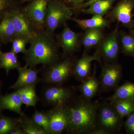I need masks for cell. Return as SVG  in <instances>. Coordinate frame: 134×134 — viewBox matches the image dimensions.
Here are the masks:
<instances>
[{"label":"cell","mask_w":134,"mask_h":134,"mask_svg":"<svg viewBox=\"0 0 134 134\" xmlns=\"http://www.w3.org/2000/svg\"><path fill=\"white\" fill-rule=\"evenodd\" d=\"M99 102L76 96L66 105L68 124L65 132L71 134H91L97 128Z\"/></svg>","instance_id":"cell-1"},{"label":"cell","mask_w":134,"mask_h":134,"mask_svg":"<svg viewBox=\"0 0 134 134\" xmlns=\"http://www.w3.org/2000/svg\"><path fill=\"white\" fill-rule=\"evenodd\" d=\"M30 46L24 54L25 65L35 68L39 65L46 66L59 60V49L54 34L45 30L39 31L29 42Z\"/></svg>","instance_id":"cell-2"},{"label":"cell","mask_w":134,"mask_h":134,"mask_svg":"<svg viewBox=\"0 0 134 134\" xmlns=\"http://www.w3.org/2000/svg\"><path fill=\"white\" fill-rule=\"evenodd\" d=\"M76 59L74 56L61 58L52 65L41 68V82L46 84L63 85L72 76Z\"/></svg>","instance_id":"cell-3"},{"label":"cell","mask_w":134,"mask_h":134,"mask_svg":"<svg viewBox=\"0 0 134 134\" xmlns=\"http://www.w3.org/2000/svg\"><path fill=\"white\" fill-rule=\"evenodd\" d=\"M76 91L72 86L47 84L41 90L40 100L47 107L66 106L76 96Z\"/></svg>","instance_id":"cell-4"},{"label":"cell","mask_w":134,"mask_h":134,"mask_svg":"<svg viewBox=\"0 0 134 134\" xmlns=\"http://www.w3.org/2000/svg\"><path fill=\"white\" fill-rule=\"evenodd\" d=\"M74 14L70 9L59 0H48L45 30L54 34L55 30L66 23Z\"/></svg>","instance_id":"cell-5"},{"label":"cell","mask_w":134,"mask_h":134,"mask_svg":"<svg viewBox=\"0 0 134 134\" xmlns=\"http://www.w3.org/2000/svg\"><path fill=\"white\" fill-rule=\"evenodd\" d=\"M123 118L117 112L111 103L106 101L99 103L97 113V128L107 134L119 133L123 126Z\"/></svg>","instance_id":"cell-6"},{"label":"cell","mask_w":134,"mask_h":134,"mask_svg":"<svg viewBox=\"0 0 134 134\" xmlns=\"http://www.w3.org/2000/svg\"><path fill=\"white\" fill-rule=\"evenodd\" d=\"M119 24L107 36H105L97 46L96 51L105 63L117 62L121 50Z\"/></svg>","instance_id":"cell-7"},{"label":"cell","mask_w":134,"mask_h":134,"mask_svg":"<svg viewBox=\"0 0 134 134\" xmlns=\"http://www.w3.org/2000/svg\"><path fill=\"white\" fill-rule=\"evenodd\" d=\"M60 33L55 34L58 46L62 49L61 58L73 56L78 52L81 45L82 34L73 31L66 23Z\"/></svg>","instance_id":"cell-8"},{"label":"cell","mask_w":134,"mask_h":134,"mask_svg":"<svg viewBox=\"0 0 134 134\" xmlns=\"http://www.w3.org/2000/svg\"><path fill=\"white\" fill-rule=\"evenodd\" d=\"M10 13L15 29L16 37H23L30 41L36 36L39 31L27 16L24 7L18 5Z\"/></svg>","instance_id":"cell-9"},{"label":"cell","mask_w":134,"mask_h":134,"mask_svg":"<svg viewBox=\"0 0 134 134\" xmlns=\"http://www.w3.org/2000/svg\"><path fill=\"white\" fill-rule=\"evenodd\" d=\"M134 0H119L109 12L108 17L111 21L130 30L134 28Z\"/></svg>","instance_id":"cell-10"},{"label":"cell","mask_w":134,"mask_h":134,"mask_svg":"<svg viewBox=\"0 0 134 134\" xmlns=\"http://www.w3.org/2000/svg\"><path fill=\"white\" fill-rule=\"evenodd\" d=\"M122 75V67L118 63H105L100 75L99 91L114 90L119 86Z\"/></svg>","instance_id":"cell-11"},{"label":"cell","mask_w":134,"mask_h":134,"mask_svg":"<svg viewBox=\"0 0 134 134\" xmlns=\"http://www.w3.org/2000/svg\"><path fill=\"white\" fill-rule=\"evenodd\" d=\"M48 0H31L24 9L27 16L38 31L45 29Z\"/></svg>","instance_id":"cell-12"},{"label":"cell","mask_w":134,"mask_h":134,"mask_svg":"<svg viewBox=\"0 0 134 134\" xmlns=\"http://www.w3.org/2000/svg\"><path fill=\"white\" fill-rule=\"evenodd\" d=\"M46 113L49 121L50 134H60L65 132L68 124L66 105L52 107Z\"/></svg>","instance_id":"cell-13"},{"label":"cell","mask_w":134,"mask_h":134,"mask_svg":"<svg viewBox=\"0 0 134 134\" xmlns=\"http://www.w3.org/2000/svg\"><path fill=\"white\" fill-rule=\"evenodd\" d=\"M96 60L100 63L101 58L96 51L93 55L85 52L81 58L75 60L73 67L72 76L78 81L82 82L90 76L91 63Z\"/></svg>","instance_id":"cell-14"},{"label":"cell","mask_w":134,"mask_h":134,"mask_svg":"<svg viewBox=\"0 0 134 134\" xmlns=\"http://www.w3.org/2000/svg\"><path fill=\"white\" fill-rule=\"evenodd\" d=\"M18 77L15 83L10 88L17 90L25 86H36L41 82V78L38 75L41 72V68L37 69L36 68H29L26 65L21 67L18 70Z\"/></svg>","instance_id":"cell-15"},{"label":"cell","mask_w":134,"mask_h":134,"mask_svg":"<svg viewBox=\"0 0 134 134\" xmlns=\"http://www.w3.org/2000/svg\"><path fill=\"white\" fill-rule=\"evenodd\" d=\"M96 68L95 65L93 73L90 76L75 88L80 92V96L89 100H92L99 90L100 82L96 75Z\"/></svg>","instance_id":"cell-16"},{"label":"cell","mask_w":134,"mask_h":134,"mask_svg":"<svg viewBox=\"0 0 134 134\" xmlns=\"http://www.w3.org/2000/svg\"><path fill=\"white\" fill-rule=\"evenodd\" d=\"M16 37V31L10 12L4 15L0 21V44L11 43Z\"/></svg>","instance_id":"cell-17"},{"label":"cell","mask_w":134,"mask_h":134,"mask_svg":"<svg viewBox=\"0 0 134 134\" xmlns=\"http://www.w3.org/2000/svg\"><path fill=\"white\" fill-rule=\"evenodd\" d=\"M103 28L87 29L82 35L81 43L86 51L97 47L104 37Z\"/></svg>","instance_id":"cell-18"},{"label":"cell","mask_w":134,"mask_h":134,"mask_svg":"<svg viewBox=\"0 0 134 134\" xmlns=\"http://www.w3.org/2000/svg\"><path fill=\"white\" fill-rule=\"evenodd\" d=\"M22 103L21 97L17 91L2 97L0 99V108L14 112L21 115Z\"/></svg>","instance_id":"cell-19"},{"label":"cell","mask_w":134,"mask_h":134,"mask_svg":"<svg viewBox=\"0 0 134 134\" xmlns=\"http://www.w3.org/2000/svg\"><path fill=\"white\" fill-rule=\"evenodd\" d=\"M70 20L76 23L83 30L95 29V28H104L110 26V22L105 19L102 16L93 15V16L89 19H80L71 18Z\"/></svg>","instance_id":"cell-20"},{"label":"cell","mask_w":134,"mask_h":134,"mask_svg":"<svg viewBox=\"0 0 134 134\" xmlns=\"http://www.w3.org/2000/svg\"><path fill=\"white\" fill-rule=\"evenodd\" d=\"M16 55L11 51L3 52L0 50V68L5 70L7 75L11 70H18L21 67Z\"/></svg>","instance_id":"cell-21"},{"label":"cell","mask_w":134,"mask_h":134,"mask_svg":"<svg viewBox=\"0 0 134 134\" xmlns=\"http://www.w3.org/2000/svg\"><path fill=\"white\" fill-rule=\"evenodd\" d=\"M116 0H102L97 2L87 8L82 9L81 12L85 14L102 16L107 14L113 8Z\"/></svg>","instance_id":"cell-22"},{"label":"cell","mask_w":134,"mask_h":134,"mask_svg":"<svg viewBox=\"0 0 134 134\" xmlns=\"http://www.w3.org/2000/svg\"><path fill=\"white\" fill-rule=\"evenodd\" d=\"M112 96L106 99L109 101L115 99L134 100V83L126 82L114 90Z\"/></svg>","instance_id":"cell-23"},{"label":"cell","mask_w":134,"mask_h":134,"mask_svg":"<svg viewBox=\"0 0 134 134\" xmlns=\"http://www.w3.org/2000/svg\"><path fill=\"white\" fill-rule=\"evenodd\" d=\"M16 91L20 95L23 104L26 107H36L37 103L40 100L36 92V86H25Z\"/></svg>","instance_id":"cell-24"},{"label":"cell","mask_w":134,"mask_h":134,"mask_svg":"<svg viewBox=\"0 0 134 134\" xmlns=\"http://www.w3.org/2000/svg\"><path fill=\"white\" fill-rule=\"evenodd\" d=\"M19 118V123L25 134H48L44 129L37 125L31 117L24 113Z\"/></svg>","instance_id":"cell-25"},{"label":"cell","mask_w":134,"mask_h":134,"mask_svg":"<svg viewBox=\"0 0 134 134\" xmlns=\"http://www.w3.org/2000/svg\"><path fill=\"white\" fill-rule=\"evenodd\" d=\"M121 52L125 55L134 58V37L130 33L120 31Z\"/></svg>","instance_id":"cell-26"},{"label":"cell","mask_w":134,"mask_h":134,"mask_svg":"<svg viewBox=\"0 0 134 134\" xmlns=\"http://www.w3.org/2000/svg\"><path fill=\"white\" fill-rule=\"evenodd\" d=\"M110 102L122 118L127 117L134 112V100L115 99Z\"/></svg>","instance_id":"cell-27"},{"label":"cell","mask_w":134,"mask_h":134,"mask_svg":"<svg viewBox=\"0 0 134 134\" xmlns=\"http://www.w3.org/2000/svg\"><path fill=\"white\" fill-rule=\"evenodd\" d=\"M19 118L10 119L9 117L0 118V134H9L15 127L19 125Z\"/></svg>","instance_id":"cell-28"},{"label":"cell","mask_w":134,"mask_h":134,"mask_svg":"<svg viewBox=\"0 0 134 134\" xmlns=\"http://www.w3.org/2000/svg\"><path fill=\"white\" fill-rule=\"evenodd\" d=\"M31 118L37 125L43 128L48 134H50L49 121L46 112L36 110Z\"/></svg>","instance_id":"cell-29"},{"label":"cell","mask_w":134,"mask_h":134,"mask_svg":"<svg viewBox=\"0 0 134 134\" xmlns=\"http://www.w3.org/2000/svg\"><path fill=\"white\" fill-rule=\"evenodd\" d=\"M29 39L23 37H15L12 40L11 51L15 54L22 53L25 54L26 53L27 49L26 46L29 43Z\"/></svg>","instance_id":"cell-30"},{"label":"cell","mask_w":134,"mask_h":134,"mask_svg":"<svg viewBox=\"0 0 134 134\" xmlns=\"http://www.w3.org/2000/svg\"><path fill=\"white\" fill-rule=\"evenodd\" d=\"M18 5L17 0H0V21L6 13Z\"/></svg>","instance_id":"cell-31"},{"label":"cell","mask_w":134,"mask_h":134,"mask_svg":"<svg viewBox=\"0 0 134 134\" xmlns=\"http://www.w3.org/2000/svg\"><path fill=\"white\" fill-rule=\"evenodd\" d=\"M70 9L74 13L79 10L80 6L85 0H59Z\"/></svg>","instance_id":"cell-32"},{"label":"cell","mask_w":134,"mask_h":134,"mask_svg":"<svg viewBox=\"0 0 134 134\" xmlns=\"http://www.w3.org/2000/svg\"><path fill=\"white\" fill-rule=\"evenodd\" d=\"M123 126L127 133L134 134V112L127 116Z\"/></svg>","instance_id":"cell-33"},{"label":"cell","mask_w":134,"mask_h":134,"mask_svg":"<svg viewBox=\"0 0 134 134\" xmlns=\"http://www.w3.org/2000/svg\"><path fill=\"white\" fill-rule=\"evenodd\" d=\"M100 1H102V0H89L88 1L83 2L80 6L79 10H81L82 9L88 7L89 6H90L91 5L94 3Z\"/></svg>","instance_id":"cell-34"},{"label":"cell","mask_w":134,"mask_h":134,"mask_svg":"<svg viewBox=\"0 0 134 134\" xmlns=\"http://www.w3.org/2000/svg\"><path fill=\"white\" fill-rule=\"evenodd\" d=\"M10 134H25L19 123V125L15 127L9 133Z\"/></svg>","instance_id":"cell-35"},{"label":"cell","mask_w":134,"mask_h":134,"mask_svg":"<svg viewBox=\"0 0 134 134\" xmlns=\"http://www.w3.org/2000/svg\"><path fill=\"white\" fill-rule=\"evenodd\" d=\"M91 134H107V133L103 129L99 128H97L92 132Z\"/></svg>","instance_id":"cell-36"},{"label":"cell","mask_w":134,"mask_h":134,"mask_svg":"<svg viewBox=\"0 0 134 134\" xmlns=\"http://www.w3.org/2000/svg\"><path fill=\"white\" fill-rule=\"evenodd\" d=\"M130 33L132 34L134 37V29H130Z\"/></svg>","instance_id":"cell-37"},{"label":"cell","mask_w":134,"mask_h":134,"mask_svg":"<svg viewBox=\"0 0 134 134\" xmlns=\"http://www.w3.org/2000/svg\"><path fill=\"white\" fill-rule=\"evenodd\" d=\"M21 2L24 3L25 2H30L31 1V0H19Z\"/></svg>","instance_id":"cell-38"},{"label":"cell","mask_w":134,"mask_h":134,"mask_svg":"<svg viewBox=\"0 0 134 134\" xmlns=\"http://www.w3.org/2000/svg\"><path fill=\"white\" fill-rule=\"evenodd\" d=\"M1 45H2L1 44H0V48H1ZM0 50H1V49H0Z\"/></svg>","instance_id":"cell-39"},{"label":"cell","mask_w":134,"mask_h":134,"mask_svg":"<svg viewBox=\"0 0 134 134\" xmlns=\"http://www.w3.org/2000/svg\"><path fill=\"white\" fill-rule=\"evenodd\" d=\"M133 16L134 17V12H133Z\"/></svg>","instance_id":"cell-40"}]
</instances>
